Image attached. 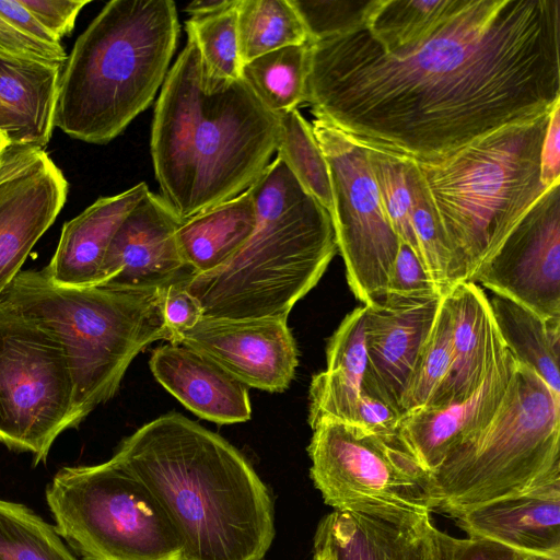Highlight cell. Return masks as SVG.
I'll return each instance as SVG.
<instances>
[{"mask_svg": "<svg viewBox=\"0 0 560 560\" xmlns=\"http://www.w3.org/2000/svg\"><path fill=\"white\" fill-rule=\"evenodd\" d=\"M560 101V1L462 0L413 47L360 28L311 44L305 103L360 143L438 161Z\"/></svg>", "mask_w": 560, "mask_h": 560, "instance_id": "cell-1", "label": "cell"}, {"mask_svg": "<svg viewBox=\"0 0 560 560\" xmlns=\"http://www.w3.org/2000/svg\"><path fill=\"white\" fill-rule=\"evenodd\" d=\"M113 458L154 495L180 560H262L275 537L270 493L246 458L183 415H163L122 440Z\"/></svg>", "mask_w": 560, "mask_h": 560, "instance_id": "cell-2", "label": "cell"}, {"mask_svg": "<svg viewBox=\"0 0 560 560\" xmlns=\"http://www.w3.org/2000/svg\"><path fill=\"white\" fill-rule=\"evenodd\" d=\"M278 117L241 78L215 80L187 42L156 100L150 151L160 196L184 221L247 190L270 164Z\"/></svg>", "mask_w": 560, "mask_h": 560, "instance_id": "cell-3", "label": "cell"}, {"mask_svg": "<svg viewBox=\"0 0 560 560\" xmlns=\"http://www.w3.org/2000/svg\"><path fill=\"white\" fill-rule=\"evenodd\" d=\"M256 225L223 266L184 283L202 317L288 318L336 255L331 219L278 156L249 187Z\"/></svg>", "mask_w": 560, "mask_h": 560, "instance_id": "cell-4", "label": "cell"}, {"mask_svg": "<svg viewBox=\"0 0 560 560\" xmlns=\"http://www.w3.org/2000/svg\"><path fill=\"white\" fill-rule=\"evenodd\" d=\"M172 0H112L78 37L60 75L55 127L105 144L153 102L179 36Z\"/></svg>", "mask_w": 560, "mask_h": 560, "instance_id": "cell-5", "label": "cell"}, {"mask_svg": "<svg viewBox=\"0 0 560 560\" xmlns=\"http://www.w3.org/2000/svg\"><path fill=\"white\" fill-rule=\"evenodd\" d=\"M549 114L498 129L442 160H415L451 248L456 284L472 281L547 190L539 165Z\"/></svg>", "mask_w": 560, "mask_h": 560, "instance_id": "cell-6", "label": "cell"}, {"mask_svg": "<svg viewBox=\"0 0 560 560\" xmlns=\"http://www.w3.org/2000/svg\"><path fill=\"white\" fill-rule=\"evenodd\" d=\"M0 299L60 343L74 385L79 425L118 390L132 360L156 340L171 341L162 290L65 287L44 270H21Z\"/></svg>", "mask_w": 560, "mask_h": 560, "instance_id": "cell-7", "label": "cell"}, {"mask_svg": "<svg viewBox=\"0 0 560 560\" xmlns=\"http://www.w3.org/2000/svg\"><path fill=\"white\" fill-rule=\"evenodd\" d=\"M560 396L516 361L489 423L429 475L433 512L457 518L487 502L560 479Z\"/></svg>", "mask_w": 560, "mask_h": 560, "instance_id": "cell-8", "label": "cell"}, {"mask_svg": "<svg viewBox=\"0 0 560 560\" xmlns=\"http://www.w3.org/2000/svg\"><path fill=\"white\" fill-rule=\"evenodd\" d=\"M60 537L83 560H180L182 545L147 486L113 457L63 467L46 489Z\"/></svg>", "mask_w": 560, "mask_h": 560, "instance_id": "cell-9", "label": "cell"}, {"mask_svg": "<svg viewBox=\"0 0 560 560\" xmlns=\"http://www.w3.org/2000/svg\"><path fill=\"white\" fill-rule=\"evenodd\" d=\"M312 429L310 475L334 511L396 524L431 515L429 474L401 445L334 419H322Z\"/></svg>", "mask_w": 560, "mask_h": 560, "instance_id": "cell-10", "label": "cell"}, {"mask_svg": "<svg viewBox=\"0 0 560 560\" xmlns=\"http://www.w3.org/2000/svg\"><path fill=\"white\" fill-rule=\"evenodd\" d=\"M74 427V385L60 343L0 299V442L45 462Z\"/></svg>", "mask_w": 560, "mask_h": 560, "instance_id": "cell-11", "label": "cell"}, {"mask_svg": "<svg viewBox=\"0 0 560 560\" xmlns=\"http://www.w3.org/2000/svg\"><path fill=\"white\" fill-rule=\"evenodd\" d=\"M311 124L329 171L330 219L349 288L363 305L378 303L400 240L384 212L365 147L324 119L314 118Z\"/></svg>", "mask_w": 560, "mask_h": 560, "instance_id": "cell-12", "label": "cell"}, {"mask_svg": "<svg viewBox=\"0 0 560 560\" xmlns=\"http://www.w3.org/2000/svg\"><path fill=\"white\" fill-rule=\"evenodd\" d=\"M545 318H560V191L547 189L472 278Z\"/></svg>", "mask_w": 560, "mask_h": 560, "instance_id": "cell-13", "label": "cell"}, {"mask_svg": "<svg viewBox=\"0 0 560 560\" xmlns=\"http://www.w3.org/2000/svg\"><path fill=\"white\" fill-rule=\"evenodd\" d=\"M68 182L44 148L0 152V294L65 206Z\"/></svg>", "mask_w": 560, "mask_h": 560, "instance_id": "cell-14", "label": "cell"}, {"mask_svg": "<svg viewBox=\"0 0 560 560\" xmlns=\"http://www.w3.org/2000/svg\"><path fill=\"white\" fill-rule=\"evenodd\" d=\"M176 343L214 361L244 385L270 393L287 389L298 366L284 318L202 317Z\"/></svg>", "mask_w": 560, "mask_h": 560, "instance_id": "cell-15", "label": "cell"}, {"mask_svg": "<svg viewBox=\"0 0 560 560\" xmlns=\"http://www.w3.org/2000/svg\"><path fill=\"white\" fill-rule=\"evenodd\" d=\"M180 222L160 195L148 190L117 229L96 285L153 291L189 280L195 272L178 247Z\"/></svg>", "mask_w": 560, "mask_h": 560, "instance_id": "cell-16", "label": "cell"}, {"mask_svg": "<svg viewBox=\"0 0 560 560\" xmlns=\"http://www.w3.org/2000/svg\"><path fill=\"white\" fill-rule=\"evenodd\" d=\"M441 298L383 300L364 305L368 360L362 392L400 411L401 397L431 331Z\"/></svg>", "mask_w": 560, "mask_h": 560, "instance_id": "cell-17", "label": "cell"}, {"mask_svg": "<svg viewBox=\"0 0 560 560\" xmlns=\"http://www.w3.org/2000/svg\"><path fill=\"white\" fill-rule=\"evenodd\" d=\"M516 369L504 348L482 384L468 399L427 406L401 415L398 440L429 475L463 442L485 428L498 411Z\"/></svg>", "mask_w": 560, "mask_h": 560, "instance_id": "cell-18", "label": "cell"}, {"mask_svg": "<svg viewBox=\"0 0 560 560\" xmlns=\"http://www.w3.org/2000/svg\"><path fill=\"white\" fill-rule=\"evenodd\" d=\"M467 537L560 560V479L476 506L456 518Z\"/></svg>", "mask_w": 560, "mask_h": 560, "instance_id": "cell-19", "label": "cell"}, {"mask_svg": "<svg viewBox=\"0 0 560 560\" xmlns=\"http://www.w3.org/2000/svg\"><path fill=\"white\" fill-rule=\"evenodd\" d=\"M149 365L156 381L200 418L221 424L250 419L247 386L199 352L170 342L152 351Z\"/></svg>", "mask_w": 560, "mask_h": 560, "instance_id": "cell-20", "label": "cell"}, {"mask_svg": "<svg viewBox=\"0 0 560 560\" xmlns=\"http://www.w3.org/2000/svg\"><path fill=\"white\" fill-rule=\"evenodd\" d=\"M444 300L451 316L452 366L429 406L468 399L505 348L481 287L474 282L457 283L444 294Z\"/></svg>", "mask_w": 560, "mask_h": 560, "instance_id": "cell-21", "label": "cell"}, {"mask_svg": "<svg viewBox=\"0 0 560 560\" xmlns=\"http://www.w3.org/2000/svg\"><path fill=\"white\" fill-rule=\"evenodd\" d=\"M149 190L144 182L114 196L101 197L67 221L49 264L43 269L59 285H96L108 246L128 213Z\"/></svg>", "mask_w": 560, "mask_h": 560, "instance_id": "cell-22", "label": "cell"}, {"mask_svg": "<svg viewBox=\"0 0 560 560\" xmlns=\"http://www.w3.org/2000/svg\"><path fill=\"white\" fill-rule=\"evenodd\" d=\"M61 67L0 58V133L9 144L44 148L49 142Z\"/></svg>", "mask_w": 560, "mask_h": 560, "instance_id": "cell-23", "label": "cell"}, {"mask_svg": "<svg viewBox=\"0 0 560 560\" xmlns=\"http://www.w3.org/2000/svg\"><path fill=\"white\" fill-rule=\"evenodd\" d=\"M430 516L412 524H396L332 511L318 523L314 551L328 560H422V528Z\"/></svg>", "mask_w": 560, "mask_h": 560, "instance_id": "cell-24", "label": "cell"}, {"mask_svg": "<svg viewBox=\"0 0 560 560\" xmlns=\"http://www.w3.org/2000/svg\"><path fill=\"white\" fill-rule=\"evenodd\" d=\"M365 306L349 313L330 337L325 371L310 386V413L315 418L353 420L366 369Z\"/></svg>", "mask_w": 560, "mask_h": 560, "instance_id": "cell-25", "label": "cell"}, {"mask_svg": "<svg viewBox=\"0 0 560 560\" xmlns=\"http://www.w3.org/2000/svg\"><path fill=\"white\" fill-rule=\"evenodd\" d=\"M256 225V207L249 188L238 196L180 222L177 243L195 275L226 264L247 242Z\"/></svg>", "mask_w": 560, "mask_h": 560, "instance_id": "cell-26", "label": "cell"}, {"mask_svg": "<svg viewBox=\"0 0 560 560\" xmlns=\"http://www.w3.org/2000/svg\"><path fill=\"white\" fill-rule=\"evenodd\" d=\"M491 313L504 347L560 396V318H545L508 298L493 294Z\"/></svg>", "mask_w": 560, "mask_h": 560, "instance_id": "cell-27", "label": "cell"}, {"mask_svg": "<svg viewBox=\"0 0 560 560\" xmlns=\"http://www.w3.org/2000/svg\"><path fill=\"white\" fill-rule=\"evenodd\" d=\"M311 43L259 56L242 68V79L271 113L278 115L305 103Z\"/></svg>", "mask_w": 560, "mask_h": 560, "instance_id": "cell-28", "label": "cell"}, {"mask_svg": "<svg viewBox=\"0 0 560 560\" xmlns=\"http://www.w3.org/2000/svg\"><path fill=\"white\" fill-rule=\"evenodd\" d=\"M462 0H376L365 28L377 45L394 54L429 37Z\"/></svg>", "mask_w": 560, "mask_h": 560, "instance_id": "cell-29", "label": "cell"}, {"mask_svg": "<svg viewBox=\"0 0 560 560\" xmlns=\"http://www.w3.org/2000/svg\"><path fill=\"white\" fill-rule=\"evenodd\" d=\"M237 38L243 65L283 47L310 43L290 0H240Z\"/></svg>", "mask_w": 560, "mask_h": 560, "instance_id": "cell-30", "label": "cell"}, {"mask_svg": "<svg viewBox=\"0 0 560 560\" xmlns=\"http://www.w3.org/2000/svg\"><path fill=\"white\" fill-rule=\"evenodd\" d=\"M277 117L279 125L277 156L330 215L334 200L329 171L315 139L312 124L298 108L278 114Z\"/></svg>", "mask_w": 560, "mask_h": 560, "instance_id": "cell-31", "label": "cell"}, {"mask_svg": "<svg viewBox=\"0 0 560 560\" xmlns=\"http://www.w3.org/2000/svg\"><path fill=\"white\" fill-rule=\"evenodd\" d=\"M1 560H80L55 526L27 506L0 499Z\"/></svg>", "mask_w": 560, "mask_h": 560, "instance_id": "cell-32", "label": "cell"}, {"mask_svg": "<svg viewBox=\"0 0 560 560\" xmlns=\"http://www.w3.org/2000/svg\"><path fill=\"white\" fill-rule=\"evenodd\" d=\"M218 12L190 16L185 22L187 37L200 52L207 74L215 80L234 81L242 78L243 62L237 38V4Z\"/></svg>", "mask_w": 560, "mask_h": 560, "instance_id": "cell-33", "label": "cell"}, {"mask_svg": "<svg viewBox=\"0 0 560 560\" xmlns=\"http://www.w3.org/2000/svg\"><path fill=\"white\" fill-rule=\"evenodd\" d=\"M451 366L452 326L443 295L431 331L401 397V415L429 406L445 382Z\"/></svg>", "mask_w": 560, "mask_h": 560, "instance_id": "cell-34", "label": "cell"}, {"mask_svg": "<svg viewBox=\"0 0 560 560\" xmlns=\"http://www.w3.org/2000/svg\"><path fill=\"white\" fill-rule=\"evenodd\" d=\"M364 147L386 218L400 242L420 258L411 222L409 159L380 148Z\"/></svg>", "mask_w": 560, "mask_h": 560, "instance_id": "cell-35", "label": "cell"}, {"mask_svg": "<svg viewBox=\"0 0 560 560\" xmlns=\"http://www.w3.org/2000/svg\"><path fill=\"white\" fill-rule=\"evenodd\" d=\"M409 159L411 222L418 252L429 276L444 295L454 285V262L443 229L422 187L415 160Z\"/></svg>", "mask_w": 560, "mask_h": 560, "instance_id": "cell-36", "label": "cell"}, {"mask_svg": "<svg viewBox=\"0 0 560 560\" xmlns=\"http://www.w3.org/2000/svg\"><path fill=\"white\" fill-rule=\"evenodd\" d=\"M300 15L310 43L364 28L376 0H290Z\"/></svg>", "mask_w": 560, "mask_h": 560, "instance_id": "cell-37", "label": "cell"}, {"mask_svg": "<svg viewBox=\"0 0 560 560\" xmlns=\"http://www.w3.org/2000/svg\"><path fill=\"white\" fill-rule=\"evenodd\" d=\"M442 295L417 254L400 242L383 300L428 301Z\"/></svg>", "mask_w": 560, "mask_h": 560, "instance_id": "cell-38", "label": "cell"}, {"mask_svg": "<svg viewBox=\"0 0 560 560\" xmlns=\"http://www.w3.org/2000/svg\"><path fill=\"white\" fill-rule=\"evenodd\" d=\"M162 310L171 343H176L183 332L202 318L200 303L185 289L184 283L162 289Z\"/></svg>", "mask_w": 560, "mask_h": 560, "instance_id": "cell-39", "label": "cell"}, {"mask_svg": "<svg viewBox=\"0 0 560 560\" xmlns=\"http://www.w3.org/2000/svg\"><path fill=\"white\" fill-rule=\"evenodd\" d=\"M0 58L34 60L62 66L67 55L62 46L54 47L25 36L0 16Z\"/></svg>", "mask_w": 560, "mask_h": 560, "instance_id": "cell-40", "label": "cell"}, {"mask_svg": "<svg viewBox=\"0 0 560 560\" xmlns=\"http://www.w3.org/2000/svg\"><path fill=\"white\" fill-rule=\"evenodd\" d=\"M57 39L70 34L77 16L90 0H20Z\"/></svg>", "mask_w": 560, "mask_h": 560, "instance_id": "cell-41", "label": "cell"}, {"mask_svg": "<svg viewBox=\"0 0 560 560\" xmlns=\"http://www.w3.org/2000/svg\"><path fill=\"white\" fill-rule=\"evenodd\" d=\"M400 417V411L361 390L358 405L359 428L386 442L401 445L397 434Z\"/></svg>", "mask_w": 560, "mask_h": 560, "instance_id": "cell-42", "label": "cell"}, {"mask_svg": "<svg viewBox=\"0 0 560 560\" xmlns=\"http://www.w3.org/2000/svg\"><path fill=\"white\" fill-rule=\"evenodd\" d=\"M450 560H526L527 556L486 538L448 536Z\"/></svg>", "mask_w": 560, "mask_h": 560, "instance_id": "cell-43", "label": "cell"}, {"mask_svg": "<svg viewBox=\"0 0 560 560\" xmlns=\"http://www.w3.org/2000/svg\"><path fill=\"white\" fill-rule=\"evenodd\" d=\"M540 182L545 189L560 184V101L550 110L540 149Z\"/></svg>", "mask_w": 560, "mask_h": 560, "instance_id": "cell-44", "label": "cell"}, {"mask_svg": "<svg viewBox=\"0 0 560 560\" xmlns=\"http://www.w3.org/2000/svg\"><path fill=\"white\" fill-rule=\"evenodd\" d=\"M0 16L32 39L54 47L61 46V43L39 23L20 0H0Z\"/></svg>", "mask_w": 560, "mask_h": 560, "instance_id": "cell-45", "label": "cell"}, {"mask_svg": "<svg viewBox=\"0 0 560 560\" xmlns=\"http://www.w3.org/2000/svg\"><path fill=\"white\" fill-rule=\"evenodd\" d=\"M448 536L434 525L431 516L428 517L422 528V560H450Z\"/></svg>", "mask_w": 560, "mask_h": 560, "instance_id": "cell-46", "label": "cell"}, {"mask_svg": "<svg viewBox=\"0 0 560 560\" xmlns=\"http://www.w3.org/2000/svg\"><path fill=\"white\" fill-rule=\"evenodd\" d=\"M234 0H195L188 3L185 11L190 16L207 15L228 8Z\"/></svg>", "mask_w": 560, "mask_h": 560, "instance_id": "cell-47", "label": "cell"}, {"mask_svg": "<svg viewBox=\"0 0 560 560\" xmlns=\"http://www.w3.org/2000/svg\"><path fill=\"white\" fill-rule=\"evenodd\" d=\"M313 560H328L326 556L320 552L314 551Z\"/></svg>", "mask_w": 560, "mask_h": 560, "instance_id": "cell-48", "label": "cell"}, {"mask_svg": "<svg viewBox=\"0 0 560 560\" xmlns=\"http://www.w3.org/2000/svg\"><path fill=\"white\" fill-rule=\"evenodd\" d=\"M8 141L4 139V137L0 133V152L8 145Z\"/></svg>", "mask_w": 560, "mask_h": 560, "instance_id": "cell-49", "label": "cell"}, {"mask_svg": "<svg viewBox=\"0 0 560 560\" xmlns=\"http://www.w3.org/2000/svg\"><path fill=\"white\" fill-rule=\"evenodd\" d=\"M526 560H552V559L541 558V557L527 556V559H526Z\"/></svg>", "mask_w": 560, "mask_h": 560, "instance_id": "cell-50", "label": "cell"}, {"mask_svg": "<svg viewBox=\"0 0 560 560\" xmlns=\"http://www.w3.org/2000/svg\"><path fill=\"white\" fill-rule=\"evenodd\" d=\"M1 560V559H0Z\"/></svg>", "mask_w": 560, "mask_h": 560, "instance_id": "cell-51", "label": "cell"}]
</instances>
